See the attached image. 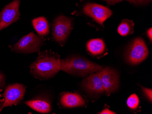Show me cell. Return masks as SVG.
<instances>
[{
    "label": "cell",
    "mask_w": 152,
    "mask_h": 114,
    "mask_svg": "<svg viewBox=\"0 0 152 114\" xmlns=\"http://www.w3.org/2000/svg\"><path fill=\"white\" fill-rule=\"evenodd\" d=\"M61 65L59 55L49 51L41 52L30 66V72L37 79L47 80L57 74L60 70Z\"/></svg>",
    "instance_id": "cell-1"
},
{
    "label": "cell",
    "mask_w": 152,
    "mask_h": 114,
    "mask_svg": "<svg viewBox=\"0 0 152 114\" xmlns=\"http://www.w3.org/2000/svg\"><path fill=\"white\" fill-rule=\"evenodd\" d=\"M61 62L60 70L72 75L80 77H85L103 69L101 65L77 56H71L61 60Z\"/></svg>",
    "instance_id": "cell-2"
},
{
    "label": "cell",
    "mask_w": 152,
    "mask_h": 114,
    "mask_svg": "<svg viewBox=\"0 0 152 114\" xmlns=\"http://www.w3.org/2000/svg\"><path fill=\"white\" fill-rule=\"evenodd\" d=\"M42 44L41 38L33 32H31L11 46V49L12 51L19 53H31L39 52Z\"/></svg>",
    "instance_id": "cell-3"
},
{
    "label": "cell",
    "mask_w": 152,
    "mask_h": 114,
    "mask_svg": "<svg viewBox=\"0 0 152 114\" xmlns=\"http://www.w3.org/2000/svg\"><path fill=\"white\" fill-rule=\"evenodd\" d=\"M72 28V23L69 18L59 16L53 24V36L54 39L61 45H64Z\"/></svg>",
    "instance_id": "cell-4"
},
{
    "label": "cell",
    "mask_w": 152,
    "mask_h": 114,
    "mask_svg": "<svg viewBox=\"0 0 152 114\" xmlns=\"http://www.w3.org/2000/svg\"><path fill=\"white\" fill-rule=\"evenodd\" d=\"M26 88L23 84L15 83L7 86L4 91V101L0 106V111L4 108L12 105H17L23 99Z\"/></svg>",
    "instance_id": "cell-5"
},
{
    "label": "cell",
    "mask_w": 152,
    "mask_h": 114,
    "mask_svg": "<svg viewBox=\"0 0 152 114\" xmlns=\"http://www.w3.org/2000/svg\"><path fill=\"white\" fill-rule=\"evenodd\" d=\"M148 50L143 39L139 37L134 40L128 51L129 62L137 65L143 62L148 57Z\"/></svg>",
    "instance_id": "cell-6"
},
{
    "label": "cell",
    "mask_w": 152,
    "mask_h": 114,
    "mask_svg": "<svg viewBox=\"0 0 152 114\" xmlns=\"http://www.w3.org/2000/svg\"><path fill=\"white\" fill-rule=\"evenodd\" d=\"M20 0H15L2 9L0 13V30L18 20L20 16Z\"/></svg>",
    "instance_id": "cell-7"
},
{
    "label": "cell",
    "mask_w": 152,
    "mask_h": 114,
    "mask_svg": "<svg viewBox=\"0 0 152 114\" xmlns=\"http://www.w3.org/2000/svg\"><path fill=\"white\" fill-rule=\"evenodd\" d=\"M83 12L101 25L113 14L112 11L109 8L95 3L86 4L83 8Z\"/></svg>",
    "instance_id": "cell-8"
},
{
    "label": "cell",
    "mask_w": 152,
    "mask_h": 114,
    "mask_svg": "<svg viewBox=\"0 0 152 114\" xmlns=\"http://www.w3.org/2000/svg\"><path fill=\"white\" fill-rule=\"evenodd\" d=\"M99 73L104 91L107 96H110L118 89L119 84L118 74L109 68L102 69L100 70Z\"/></svg>",
    "instance_id": "cell-9"
},
{
    "label": "cell",
    "mask_w": 152,
    "mask_h": 114,
    "mask_svg": "<svg viewBox=\"0 0 152 114\" xmlns=\"http://www.w3.org/2000/svg\"><path fill=\"white\" fill-rule=\"evenodd\" d=\"M82 86L89 94L98 96L104 92L99 71L90 75L83 80Z\"/></svg>",
    "instance_id": "cell-10"
},
{
    "label": "cell",
    "mask_w": 152,
    "mask_h": 114,
    "mask_svg": "<svg viewBox=\"0 0 152 114\" xmlns=\"http://www.w3.org/2000/svg\"><path fill=\"white\" fill-rule=\"evenodd\" d=\"M61 105L66 108H74L85 105V101L79 94L67 92L64 94L60 99Z\"/></svg>",
    "instance_id": "cell-11"
},
{
    "label": "cell",
    "mask_w": 152,
    "mask_h": 114,
    "mask_svg": "<svg viewBox=\"0 0 152 114\" xmlns=\"http://www.w3.org/2000/svg\"><path fill=\"white\" fill-rule=\"evenodd\" d=\"M25 104L27 106L39 113H49L52 109L50 103L44 99H32L26 102Z\"/></svg>",
    "instance_id": "cell-12"
},
{
    "label": "cell",
    "mask_w": 152,
    "mask_h": 114,
    "mask_svg": "<svg viewBox=\"0 0 152 114\" xmlns=\"http://www.w3.org/2000/svg\"><path fill=\"white\" fill-rule=\"evenodd\" d=\"M87 47L88 51L92 55L98 56L104 52L105 45L103 40L101 39H92L88 41Z\"/></svg>",
    "instance_id": "cell-13"
},
{
    "label": "cell",
    "mask_w": 152,
    "mask_h": 114,
    "mask_svg": "<svg viewBox=\"0 0 152 114\" xmlns=\"http://www.w3.org/2000/svg\"><path fill=\"white\" fill-rule=\"evenodd\" d=\"M34 29L40 36H45L49 32V26L47 20L44 17L36 18L32 20Z\"/></svg>",
    "instance_id": "cell-14"
},
{
    "label": "cell",
    "mask_w": 152,
    "mask_h": 114,
    "mask_svg": "<svg viewBox=\"0 0 152 114\" xmlns=\"http://www.w3.org/2000/svg\"><path fill=\"white\" fill-rule=\"evenodd\" d=\"M134 22L131 20L124 19L121 22L118 29V31L122 36H127L134 32Z\"/></svg>",
    "instance_id": "cell-15"
},
{
    "label": "cell",
    "mask_w": 152,
    "mask_h": 114,
    "mask_svg": "<svg viewBox=\"0 0 152 114\" xmlns=\"http://www.w3.org/2000/svg\"><path fill=\"white\" fill-rule=\"evenodd\" d=\"M127 103L128 107H129L130 108L136 109L140 103V99L138 97L134 94L129 97L127 100Z\"/></svg>",
    "instance_id": "cell-16"
},
{
    "label": "cell",
    "mask_w": 152,
    "mask_h": 114,
    "mask_svg": "<svg viewBox=\"0 0 152 114\" xmlns=\"http://www.w3.org/2000/svg\"><path fill=\"white\" fill-rule=\"evenodd\" d=\"M143 92L145 94V95L148 98V99H150V102H152V89H148V88H144L142 87Z\"/></svg>",
    "instance_id": "cell-17"
},
{
    "label": "cell",
    "mask_w": 152,
    "mask_h": 114,
    "mask_svg": "<svg viewBox=\"0 0 152 114\" xmlns=\"http://www.w3.org/2000/svg\"><path fill=\"white\" fill-rule=\"evenodd\" d=\"M131 3L134 4H145L149 3L152 0H126Z\"/></svg>",
    "instance_id": "cell-18"
},
{
    "label": "cell",
    "mask_w": 152,
    "mask_h": 114,
    "mask_svg": "<svg viewBox=\"0 0 152 114\" xmlns=\"http://www.w3.org/2000/svg\"><path fill=\"white\" fill-rule=\"evenodd\" d=\"M5 77L2 72L0 71V88L4 86L5 84Z\"/></svg>",
    "instance_id": "cell-19"
},
{
    "label": "cell",
    "mask_w": 152,
    "mask_h": 114,
    "mask_svg": "<svg viewBox=\"0 0 152 114\" xmlns=\"http://www.w3.org/2000/svg\"><path fill=\"white\" fill-rule=\"evenodd\" d=\"M106 1L108 5H114L116 3H119L121 1H123L124 0H103Z\"/></svg>",
    "instance_id": "cell-20"
},
{
    "label": "cell",
    "mask_w": 152,
    "mask_h": 114,
    "mask_svg": "<svg viewBox=\"0 0 152 114\" xmlns=\"http://www.w3.org/2000/svg\"><path fill=\"white\" fill-rule=\"evenodd\" d=\"M100 114H116L115 112H113V111H111V110H109L108 109H105L103 111H102L101 112Z\"/></svg>",
    "instance_id": "cell-21"
},
{
    "label": "cell",
    "mask_w": 152,
    "mask_h": 114,
    "mask_svg": "<svg viewBox=\"0 0 152 114\" xmlns=\"http://www.w3.org/2000/svg\"><path fill=\"white\" fill-rule=\"evenodd\" d=\"M147 35L148 36L149 39H150V41H152V28L148 29V30L147 32Z\"/></svg>",
    "instance_id": "cell-22"
}]
</instances>
